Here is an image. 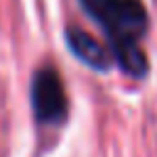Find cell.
Wrapping results in <instances>:
<instances>
[{"label":"cell","instance_id":"obj_1","mask_svg":"<svg viewBox=\"0 0 157 157\" xmlns=\"http://www.w3.org/2000/svg\"><path fill=\"white\" fill-rule=\"evenodd\" d=\"M83 12L103 29L110 56L118 66L140 78L147 74V56L140 49V39L147 29V10L142 0H78Z\"/></svg>","mask_w":157,"mask_h":157},{"label":"cell","instance_id":"obj_2","mask_svg":"<svg viewBox=\"0 0 157 157\" xmlns=\"http://www.w3.org/2000/svg\"><path fill=\"white\" fill-rule=\"evenodd\" d=\"M29 103H32L34 120L39 125H61L66 120V113H69L66 91H64L61 76L52 66L34 71L29 83Z\"/></svg>","mask_w":157,"mask_h":157},{"label":"cell","instance_id":"obj_3","mask_svg":"<svg viewBox=\"0 0 157 157\" xmlns=\"http://www.w3.org/2000/svg\"><path fill=\"white\" fill-rule=\"evenodd\" d=\"M64 37H66V44H69L71 54L78 61H83L86 66H91L96 71H108L110 69V61H113L110 49H105L93 34H88L83 29H76V27H69Z\"/></svg>","mask_w":157,"mask_h":157}]
</instances>
